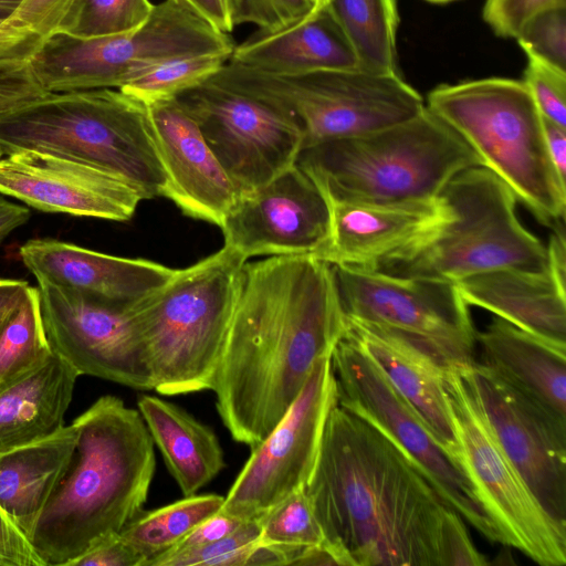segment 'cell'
Masks as SVG:
<instances>
[{
    "label": "cell",
    "mask_w": 566,
    "mask_h": 566,
    "mask_svg": "<svg viewBox=\"0 0 566 566\" xmlns=\"http://www.w3.org/2000/svg\"><path fill=\"white\" fill-rule=\"evenodd\" d=\"M426 106L449 125L544 226L565 220L566 184L549 158L523 80L485 77L432 88Z\"/></svg>",
    "instance_id": "cell-7"
},
{
    "label": "cell",
    "mask_w": 566,
    "mask_h": 566,
    "mask_svg": "<svg viewBox=\"0 0 566 566\" xmlns=\"http://www.w3.org/2000/svg\"><path fill=\"white\" fill-rule=\"evenodd\" d=\"M219 31L229 34L234 23L230 0H180Z\"/></svg>",
    "instance_id": "cell-48"
},
{
    "label": "cell",
    "mask_w": 566,
    "mask_h": 566,
    "mask_svg": "<svg viewBox=\"0 0 566 566\" xmlns=\"http://www.w3.org/2000/svg\"><path fill=\"white\" fill-rule=\"evenodd\" d=\"M469 306L566 347V290L547 269H499L454 283Z\"/></svg>",
    "instance_id": "cell-24"
},
{
    "label": "cell",
    "mask_w": 566,
    "mask_h": 566,
    "mask_svg": "<svg viewBox=\"0 0 566 566\" xmlns=\"http://www.w3.org/2000/svg\"><path fill=\"white\" fill-rule=\"evenodd\" d=\"M337 403L331 354L314 364L284 417L253 449L221 511L243 521L259 518L304 488L314 470L325 424Z\"/></svg>",
    "instance_id": "cell-15"
},
{
    "label": "cell",
    "mask_w": 566,
    "mask_h": 566,
    "mask_svg": "<svg viewBox=\"0 0 566 566\" xmlns=\"http://www.w3.org/2000/svg\"><path fill=\"white\" fill-rule=\"evenodd\" d=\"M211 80L289 113L303 132V148L382 129L426 106L400 73L360 67L274 75L229 60Z\"/></svg>",
    "instance_id": "cell-10"
},
{
    "label": "cell",
    "mask_w": 566,
    "mask_h": 566,
    "mask_svg": "<svg viewBox=\"0 0 566 566\" xmlns=\"http://www.w3.org/2000/svg\"><path fill=\"white\" fill-rule=\"evenodd\" d=\"M231 54L212 52L167 60L126 84L119 91L147 106L176 98L217 75Z\"/></svg>",
    "instance_id": "cell-34"
},
{
    "label": "cell",
    "mask_w": 566,
    "mask_h": 566,
    "mask_svg": "<svg viewBox=\"0 0 566 566\" xmlns=\"http://www.w3.org/2000/svg\"><path fill=\"white\" fill-rule=\"evenodd\" d=\"M346 326L332 264L311 254L245 261L211 388L232 439L256 447Z\"/></svg>",
    "instance_id": "cell-1"
},
{
    "label": "cell",
    "mask_w": 566,
    "mask_h": 566,
    "mask_svg": "<svg viewBox=\"0 0 566 566\" xmlns=\"http://www.w3.org/2000/svg\"><path fill=\"white\" fill-rule=\"evenodd\" d=\"M315 7V10H319L322 9L323 7H325L328 2V0H311Z\"/></svg>",
    "instance_id": "cell-53"
},
{
    "label": "cell",
    "mask_w": 566,
    "mask_h": 566,
    "mask_svg": "<svg viewBox=\"0 0 566 566\" xmlns=\"http://www.w3.org/2000/svg\"><path fill=\"white\" fill-rule=\"evenodd\" d=\"M39 287H27L21 302L0 328V389L43 361L51 353Z\"/></svg>",
    "instance_id": "cell-32"
},
{
    "label": "cell",
    "mask_w": 566,
    "mask_h": 566,
    "mask_svg": "<svg viewBox=\"0 0 566 566\" xmlns=\"http://www.w3.org/2000/svg\"><path fill=\"white\" fill-rule=\"evenodd\" d=\"M23 0H0V22L11 17Z\"/></svg>",
    "instance_id": "cell-52"
},
{
    "label": "cell",
    "mask_w": 566,
    "mask_h": 566,
    "mask_svg": "<svg viewBox=\"0 0 566 566\" xmlns=\"http://www.w3.org/2000/svg\"><path fill=\"white\" fill-rule=\"evenodd\" d=\"M0 193L43 212L118 222L130 220L145 200L116 175L35 150L0 158Z\"/></svg>",
    "instance_id": "cell-19"
},
{
    "label": "cell",
    "mask_w": 566,
    "mask_h": 566,
    "mask_svg": "<svg viewBox=\"0 0 566 566\" xmlns=\"http://www.w3.org/2000/svg\"><path fill=\"white\" fill-rule=\"evenodd\" d=\"M304 490L339 566H439L450 505L391 437L338 403Z\"/></svg>",
    "instance_id": "cell-2"
},
{
    "label": "cell",
    "mask_w": 566,
    "mask_h": 566,
    "mask_svg": "<svg viewBox=\"0 0 566 566\" xmlns=\"http://www.w3.org/2000/svg\"><path fill=\"white\" fill-rule=\"evenodd\" d=\"M346 325L344 336L357 344L375 361L460 467L444 388L446 367L388 331L347 317Z\"/></svg>",
    "instance_id": "cell-23"
},
{
    "label": "cell",
    "mask_w": 566,
    "mask_h": 566,
    "mask_svg": "<svg viewBox=\"0 0 566 566\" xmlns=\"http://www.w3.org/2000/svg\"><path fill=\"white\" fill-rule=\"evenodd\" d=\"M137 406L184 496L196 494L224 469L222 447L209 426L155 396L142 395Z\"/></svg>",
    "instance_id": "cell-29"
},
{
    "label": "cell",
    "mask_w": 566,
    "mask_h": 566,
    "mask_svg": "<svg viewBox=\"0 0 566 566\" xmlns=\"http://www.w3.org/2000/svg\"><path fill=\"white\" fill-rule=\"evenodd\" d=\"M326 6L353 46L360 69L399 73L397 0H328Z\"/></svg>",
    "instance_id": "cell-30"
},
{
    "label": "cell",
    "mask_w": 566,
    "mask_h": 566,
    "mask_svg": "<svg viewBox=\"0 0 566 566\" xmlns=\"http://www.w3.org/2000/svg\"><path fill=\"white\" fill-rule=\"evenodd\" d=\"M458 461L494 522L502 544L542 566L566 564V526L556 522L509 460L476 406L459 366L444 368Z\"/></svg>",
    "instance_id": "cell-11"
},
{
    "label": "cell",
    "mask_w": 566,
    "mask_h": 566,
    "mask_svg": "<svg viewBox=\"0 0 566 566\" xmlns=\"http://www.w3.org/2000/svg\"><path fill=\"white\" fill-rule=\"evenodd\" d=\"M546 269L556 283L566 290V238L564 221L552 227L546 247Z\"/></svg>",
    "instance_id": "cell-47"
},
{
    "label": "cell",
    "mask_w": 566,
    "mask_h": 566,
    "mask_svg": "<svg viewBox=\"0 0 566 566\" xmlns=\"http://www.w3.org/2000/svg\"><path fill=\"white\" fill-rule=\"evenodd\" d=\"M515 39L525 54L566 70V6L539 13Z\"/></svg>",
    "instance_id": "cell-38"
},
{
    "label": "cell",
    "mask_w": 566,
    "mask_h": 566,
    "mask_svg": "<svg viewBox=\"0 0 566 566\" xmlns=\"http://www.w3.org/2000/svg\"><path fill=\"white\" fill-rule=\"evenodd\" d=\"M230 60L274 75L359 67L353 46L327 6L291 28L256 30L234 45Z\"/></svg>",
    "instance_id": "cell-25"
},
{
    "label": "cell",
    "mask_w": 566,
    "mask_h": 566,
    "mask_svg": "<svg viewBox=\"0 0 566 566\" xmlns=\"http://www.w3.org/2000/svg\"><path fill=\"white\" fill-rule=\"evenodd\" d=\"M20 258L39 284L80 297L127 306L168 282L177 269L111 255L55 239H31Z\"/></svg>",
    "instance_id": "cell-22"
},
{
    "label": "cell",
    "mask_w": 566,
    "mask_h": 566,
    "mask_svg": "<svg viewBox=\"0 0 566 566\" xmlns=\"http://www.w3.org/2000/svg\"><path fill=\"white\" fill-rule=\"evenodd\" d=\"M0 148L71 159L125 179L145 200L166 197L147 108L117 88L44 93L1 113Z\"/></svg>",
    "instance_id": "cell-4"
},
{
    "label": "cell",
    "mask_w": 566,
    "mask_h": 566,
    "mask_svg": "<svg viewBox=\"0 0 566 566\" xmlns=\"http://www.w3.org/2000/svg\"><path fill=\"white\" fill-rule=\"evenodd\" d=\"M0 565L44 566L29 538L0 507Z\"/></svg>",
    "instance_id": "cell-43"
},
{
    "label": "cell",
    "mask_w": 566,
    "mask_h": 566,
    "mask_svg": "<svg viewBox=\"0 0 566 566\" xmlns=\"http://www.w3.org/2000/svg\"><path fill=\"white\" fill-rule=\"evenodd\" d=\"M76 439L71 423L46 438L0 453V507L29 541L67 470Z\"/></svg>",
    "instance_id": "cell-28"
},
{
    "label": "cell",
    "mask_w": 566,
    "mask_h": 566,
    "mask_svg": "<svg viewBox=\"0 0 566 566\" xmlns=\"http://www.w3.org/2000/svg\"><path fill=\"white\" fill-rule=\"evenodd\" d=\"M244 262L223 245L129 305L155 391L211 390Z\"/></svg>",
    "instance_id": "cell-6"
},
{
    "label": "cell",
    "mask_w": 566,
    "mask_h": 566,
    "mask_svg": "<svg viewBox=\"0 0 566 566\" xmlns=\"http://www.w3.org/2000/svg\"><path fill=\"white\" fill-rule=\"evenodd\" d=\"M347 318L388 331L442 367L474 360L476 332L454 283L333 265Z\"/></svg>",
    "instance_id": "cell-12"
},
{
    "label": "cell",
    "mask_w": 566,
    "mask_h": 566,
    "mask_svg": "<svg viewBox=\"0 0 566 566\" xmlns=\"http://www.w3.org/2000/svg\"><path fill=\"white\" fill-rule=\"evenodd\" d=\"M65 474L30 536L44 566H73L144 512L156 472L155 443L137 409L113 395L73 420Z\"/></svg>",
    "instance_id": "cell-3"
},
{
    "label": "cell",
    "mask_w": 566,
    "mask_h": 566,
    "mask_svg": "<svg viewBox=\"0 0 566 566\" xmlns=\"http://www.w3.org/2000/svg\"><path fill=\"white\" fill-rule=\"evenodd\" d=\"M224 247L243 260L317 255L331 233L328 201L297 165L240 196L220 228Z\"/></svg>",
    "instance_id": "cell-18"
},
{
    "label": "cell",
    "mask_w": 566,
    "mask_h": 566,
    "mask_svg": "<svg viewBox=\"0 0 566 566\" xmlns=\"http://www.w3.org/2000/svg\"><path fill=\"white\" fill-rule=\"evenodd\" d=\"M30 218L27 207L11 202L0 196V245L18 228Z\"/></svg>",
    "instance_id": "cell-51"
},
{
    "label": "cell",
    "mask_w": 566,
    "mask_h": 566,
    "mask_svg": "<svg viewBox=\"0 0 566 566\" xmlns=\"http://www.w3.org/2000/svg\"><path fill=\"white\" fill-rule=\"evenodd\" d=\"M154 7L149 0H76L57 32L81 39L126 33L140 27Z\"/></svg>",
    "instance_id": "cell-35"
},
{
    "label": "cell",
    "mask_w": 566,
    "mask_h": 566,
    "mask_svg": "<svg viewBox=\"0 0 566 566\" xmlns=\"http://www.w3.org/2000/svg\"><path fill=\"white\" fill-rule=\"evenodd\" d=\"M259 521L260 541L290 551L295 556L294 562L304 551L326 544L304 488L260 516Z\"/></svg>",
    "instance_id": "cell-36"
},
{
    "label": "cell",
    "mask_w": 566,
    "mask_h": 566,
    "mask_svg": "<svg viewBox=\"0 0 566 566\" xmlns=\"http://www.w3.org/2000/svg\"><path fill=\"white\" fill-rule=\"evenodd\" d=\"M337 403L391 437L416 462L442 500L490 542L500 533L462 469L392 387L382 370L343 336L331 354Z\"/></svg>",
    "instance_id": "cell-13"
},
{
    "label": "cell",
    "mask_w": 566,
    "mask_h": 566,
    "mask_svg": "<svg viewBox=\"0 0 566 566\" xmlns=\"http://www.w3.org/2000/svg\"><path fill=\"white\" fill-rule=\"evenodd\" d=\"M426 1L433 2V3H447L450 1H454V0H426Z\"/></svg>",
    "instance_id": "cell-54"
},
{
    "label": "cell",
    "mask_w": 566,
    "mask_h": 566,
    "mask_svg": "<svg viewBox=\"0 0 566 566\" xmlns=\"http://www.w3.org/2000/svg\"><path fill=\"white\" fill-rule=\"evenodd\" d=\"M564 6L566 0H486L482 15L496 35L515 39L533 18Z\"/></svg>",
    "instance_id": "cell-41"
},
{
    "label": "cell",
    "mask_w": 566,
    "mask_h": 566,
    "mask_svg": "<svg viewBox=\"0 0 566 566\" xmlns=\"http://www.w3.org/2000/svg\"><path fill=\"white\" fill-rule=\"evenodd\" d=\"M439 566H484L488 560L471 541L463 517L451 506L443 514L439 535Z\"/></svg>",
    "instance_id": "cell-42"
},
{
    "label": "cell",
    "mask_w": 566,
    "mask_h": 566,
    "mask_svg": "<svg viewBox=\"0 0 566 566\" xmlns=\"http://www.w3.org/2000/svg\"><path fill=\"white\" fill-rule=\"evenodd\" d=\"M2 156H4V154H3L2 149L0 148V158H1Z\"/></svg>",
    "instance_id": "cell-55"
},
{
    "label": "cell",
    "mask_w": 566,
    "mask_h": 566,
    "mask_svg": "<svg viewBox=\"0 0 566 566\" xmlns=\"http://www.w3.org/2000/svg\"><path fill=\"white\" fill-rule=\"evenodd\" d=\"M28 286L23 280L0 279V328L18 307Z\"/></svg>",
    "instance_id": "cell-50"
},
{
    "label": "cell",
    "mask_w": 566,
    "mask_h": 566,
    "mask_svg": "<svg viewBox=\"0 0 566 566\" xmlns=\"http://www.w3.org/2000/svg\"><path fill=\"white\" fill-rule=\"evenodd\" d=\"M44 93L33 80L27 65L0 69V114L30 102Z\"/></svg>",
    "instance_id": "cell-44"
},
{
    "label": "cell",
    "mask_w": 566,
    "mask_h": 566,
    "mask_svg": "<svg viewBox=\"0 0 566 566\" xmlns=\"http://www.w3.org/2000/svg\"><path fill=\"white\" fill-rule=\"evenodd\" d=\"M230 4L235 28L250 23L263 32L291 28L316 11L311 0H230Z\"/></svg>",
    "instance_id": "cell-39"
},
{
    "label": "cell",
    "mask_w": 566,
    "mask_h": 566,
    "mask_svg": "<svg viewBox=\"0 0 566 566\" xmlns=\"http://www.w3.org/2000/svg\"><path fill=\"white\" fill-rule=\"evenodd\" d=\"M296 164L328 202L385 203L436 199L482 160L424 106L382 129L304 147Z\"/></svg>",
    "instance_id": "cell-5"
},
{
    "label": "cell",
    "mask_w": 566,
    "mask_h": 566,
    "mask_svg": "<svg viewBox=\"0 0 566 566\" xmlns=\"http://www.w3.org/2000/svg\"><path fill=\"white\" fill-rule=\"evenodd\" d=\"M224 496L189 495L166 506L142 512L119 533L145 562L168 552L198 524L222 509Z\"/></svg>",
    "instance_id": "cell-31"
},
{
    "label": "cell",
    "mask_w": 566,
    "mask_h": 566,
    "mask_svg": "<svg viewBox=\"0 0 566 566\" xmlns=\"http://www.w3.org/2000/svg\"><path fill=\"white\" fill-rule=\"evenodd\" d=\"M80 374L56 353L0 389V453L64 427Z\"/></svg>",
    "instance_id": "cell-27"
},
{
    "label": "cell",
    "mask_w": 566,
    "mask_h": 566,
    "mask_svg": "<svg viewBox=\"0 0 566 566\" xmlns=\"http://www.w3.org/2000/svg\"><path fill=\"white\" fill-rule=\"evenodd\" d=\"M234 43L180 0L155 4L138 28L81 39L54 33L27 66L45 93L122 88L156 65L179 56L226 52Z\"/></svg>",
    "instance_id": "cell-9"
},
{
    "label": "cell",
    "mask_w": 566,
    "mask_h": 566,
    "mask_svg": "<svg viewBox=\"0 0 566 566\" xmlns=\"http://www.w3.org/2000/svg\"><path fill=\"white\" fill-rule=\"evenodd\" d=\"M523 81L543 117L566 127V70L526 54Z\"/></svg>",
    "instance_id": "cell-40"
},
{
    "label": "cell",
    "mask_w": 566,
    "mask_h": 566,
    "mask_svg": "<svg viewBox=\"0 0 566 566\" xmlns=\"http://www.w3.org/2000/svg\"><path fill=\"white\" fill-rule=\"evenodd\" d=\"M243 522V520L220 510L198 524L168 552L189 549L212 543L235 531Z\"/></svg>",
    "instance_id": "cell-46"
},
{
    "label": "cell",
    "mask_w": 566,
    "mask_h": 566,
    "mask_svg": "<svg viewBox=\"0 0 566 566\" xmlns=\"http://www.w3.org/2000/svg\"><path fill=\"white\" fill-rule=\"evenodd\" d=\"M1 23V22H0Z\"/></svg>",
    "instance_id": "cell-56"
},
{
    "label": "cell",
    "mask_w": 566,
    "mask_h": 566,
    "mask_svg": "<svg viewBox=\"0 0 566 566\" xmlns=\"http://www.w3.org/2000/svg\"><path fill=\"white\" fill-rule=\"evenodd\" d=\"M146 108L168 178L165 198L185 216L221 228L241 196L237 186L176 98Z\"/></svg>",
    "instance_id": "cell-21"
},
{
    "label": "cell",
    "mask_w": 566,
    "mask_h": 566,
    "mask_svg": "<svg viewBox=\"0 0 566 566\" xmlns=\"http://www.w3.org/2000/svg\"><path fill=\"white\" fill-rule=\"evenodd\" d=\"M441 197L451 219L379 271L457 283L499 269H546V247L520 221L513 191L483 166L468 168Z\"/></svg>",
    "instance_id": "cell-8"
},
{
    "label": "cell",
    "mask_w": 566,
    "mask_h": 566,
    "mask_svg": "<svg viewBox=\"0 0 566 566\" xmlns=\"http://www.w3.org/2000/svg\"><path fill=\"white\" fill-rule=\"evenodd\" d=\"M481 364L507 384L566 419V347L494 317L476 333Z\"/></svg>",
    "instance_id": "cell-26"
},
{
    "label": "cell",
    "mask_w": 566,
    "mask_h": 566,
    "mask_svg": "<svg viewBox=\"0 0 566 566\" xmlns=\"http://www.w3.org/2000/svg\"><path fill=\"white\" fill-rule=\"evenodd\" d=\"M144 557L117 534L82 555L73 566H144Z\"/></svg>",
    "instance_id": "cell-45"
},
{
    "label": "cell",
    "mask_w": 566,
    "mask_h": 566,
    "mask_svg": "<svg viewBox=\"0 0 566 566\" xmlns=\"http://www.w3.org/2000/svg\"><path fill=\"white\" fill-rule=\"evenodd\" d=\"M260 537L259 518L248 520L218 541L164 553L147 562L146 566H245L249 553Z\"/></svg>",
    "instance_id": "cell-37"
},
{
    "label": "cell",
    "mask_w": 566,
    "mask_h": 566,
    "mask_svg": "<svg viewBox=\"0 0 566 566\" xmlns=\"http://www.w3.org/2000/svg\"><path fill=\"white\" fill-rule=\"evenodd\" d=\"M543 130L552 164L566 184V127L543 117Z\"/></svg>",
    "instance_id": "cell-49"
},
{
    "label": "cell",
    "mask_w": 566,
    "mask_h": 566,
    "mask_svg": "<svg viewBox=\"0 0 566 566\" xmlns=\"http://www.w3.org/2000/svg\"><path fill=\"white\" fill-rule=\"evenodd\" d=\"M331 233L315 255L332 265L378 270L420 245L447 223L444 199L399 202H328Z\"/></svg>",
    "instance_id": "cell-20"
},
{
    "label": "cell",
    "mask_w": 566,
    "mask_h": 566,
    "mask_svg": "<svg viewBox=\"0 0 566 566\" xmlns=\"http://www.w3.org/2000/svg\"><path fill=\"white\" fill-rule=\"evenodd\" d=\"M49 344L78 374L154 390L149 363L129 305L86 300L39 284Z\"/></svg>",
    "instance_id": "cell-17"
},
{
    "label": "cell",
    "mask_w": 566,
    "mask_h": 566,
    "mask_svg": "<svg viewBox=\"0 0 566 566\" xmlns=\"http://www.w3.org/2000/svg\"><path fill=\"white\" fill-rule=\"evenodd\" d=\"M76 0H23L0 23V69L27 65L43 43L56 33Z\"/></svg>",
    "instance_id": "cell-33"
},
{
    "label": "cell",
    "mask_w": 566,
    "mask_h": 566,
    "mask_svg": "<svg viewBox=\"0 0 566 566\" xmlns=\"http://www.w3.org/2000/svg\"><path fill=\"white\" fill-rule=\"evenodd\" d=\"M459 370L509 460L545 511L566 526V419L481 363Z\"/></svg>",
    "instance_id": "cell-16"
},
{
    "label": "cell",
    "mask_w": 566,
    "mask_h": 566,
    "mask_svg": "<svg viewBox=\"0 0 566 566\" xmlns=\"http://www.w3.org/2000/svg\"><path fill=\"white\" fill-rule=\"evenodd\" d=\"M240 195L296 164L303 132L285 111L212 80L176 97Z\"/></svg>",
    "instance_id": "cell-14"
}]
</instances>
